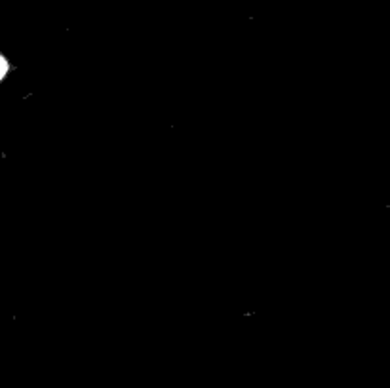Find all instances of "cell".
I'll use <instances>...</instances> for the list:
<instances>
[]
</instances>
